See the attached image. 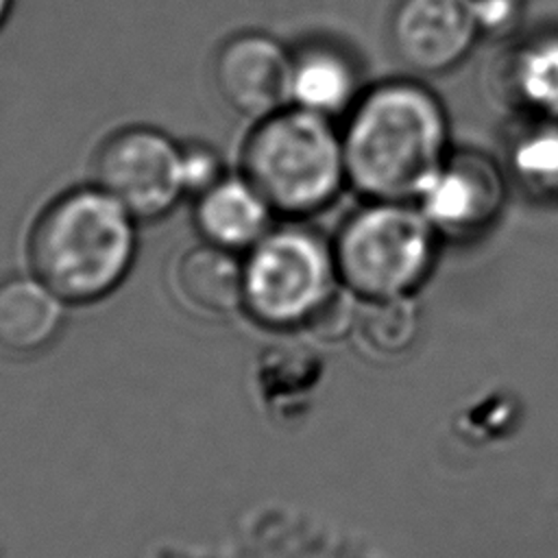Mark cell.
<instances>
[{
	"mask_svg": "<svg viewBox=\"0 0 558 558\" xmlns=\"http://www.w3.org/2000/svg\"><path fill=\"white\" fill-rule=\"evenodd\" d=\"M355 331L360 340L377 353H399L416 336V310L410 296L362 301Z\"/></svg>",
	"mask_w": 558,
	"mask_h": 558,
	"instance_id": "obj_16",
	"label": "cell"
},
{
	"mask_svg": "<svg viewBox=\"0 0 558 558\" xmlns=\"http://www.w3.org/2000/svg\"><path fill=\"white\" fill-rule=\"evenodd\" d=\"M240 172L283 220L320 214L349 185L340 129L294 105L255 120L242 144Z\"/></svg>",
	"mask_w": 558,
	"mask_h": 558,
	"instance_id": "obj_3",
	"label": "cell"
},
{
	"mask_svg": "<svg viewBox=\"0 0 558 558\" xmlns=\"http://www.w3.org/2000/svg\"><path fill=\"white\" fill-rule=\"evenodd\" d=\"M501 163L475 148H458L421 187L414 203L440 240L473 242L499 220L508 198Z\"/></svg>",
	"mask_w": 558,
	"mask_h": 558,
	"instance_id": "obj_7",
	"label": "cell"
},
{
	"mask_svg": "<svg viewBox=\"0 0 558 558\" xmlns=\"http://www.w3.org/2000/svg\"><path fill=\"white\" fill-rule=\"evenodd\" d=\"M362 92L357 63L344 48L312 39L292 50L290 105L338 120L351 111Z\"/></svg>",
	"mask_w": 558,
	"mask_h": 558,
	"instance_id": "obj_12",
	"label": "cell"
},
{
	"mask_svg": "<svg viewBox=\"0 0 558 558\" xmlns=\"http://www.w3.org/2000/svg\"><path fill=\"white\" fill-rule=\"evenodd\" d=\"M501 166L530 201L558 209V109L519 113L504 137Z\"/></svg>",
	"mask_w": 558,
	"mask_h": 558,
	"instance_id": "obj_13",
	"label": "cell"
},
{
	"mask_svg": "<svg viewBox=\"0 0 558 558\" xmlns=\"http://www.w3.org/2000/svg\"><path fill=\"white\" fill-rule=\"evenodd\" d=\"M497 87L519 113L558 109V28L514 41L499 61Z\"/></svg>",
	"mask_w": 558,
	"mask_h": 558,
	"instance_id": "obj_15",
	"label": "cell"
},
{
	"mask_svg": "<svg viewBox=\"0 0 558 558\" xmlns=\"http://www.w3.org/2000/svg\"><path fill=\"white\" fill-rule=\"evenodd\" d=\"M347 183L364 201H412L451 153L440 98L416 81L390 78L362 92L344 116Z\"/></svg>",
	"mask_w": 558,
	"mask_h": 558,
	"instance_id": "obj_1",
	"label": "cell"
},
{
	"mask_svg": "<svg viewBox=\"0 0 558 558\" xmlns=\"http://www.w3.org/2000/svg\"><path fill=\"white\" fill-rule=\"evenodd\" d=\"M65 303L35 275L0 281V353L22 357L44 351L59 336Z\"/></svg>",
	"mask_w": 558,
	"mask_h": 558,
	"instance_id": "obj_14",
	"label": "cell"
},
{
	"mask_svg": "<svg viewBox=\"0 0 558 558\" xmlns=\"http://www.w3.org/2000/svg\"><path fill=\"white\" fill-rule=\"evenodd\" d=\"M482 35H506L519 17V0H475Z\"/></svg>",
	"mask_w": 558,
	"mask_h": 558,
	"instance_id": "obj_18",
	"label": "cell"
},
{
	"mask_svg": "<svg viewBox=\"0 0 558 558\" xmlns=\"http://www.w3.org/2000/svg\"><path fill=\"white\" fill-rule=\"evenodd\" d=\"M482 37L475 0H399L390 15L395 54L418 74H442Z\"/></svg>",
	"mask_w": 558,
	"mask_h": 558,
	"instance_id": "obj_9",
	"label": "cell"
},
{
	"mask_svg": "<svg viewBox=\"0 0 558 558\" xmlns=\"http://www.w3.org/2000/svg\"><path fill=\"white\" fill-rule=\"evenodd\" d=\"M13 2L15 0H0V28L7 24V20L11 15V9H13Z\"/></svg>",
	"mask_w": 558,
	"mask_h": 558,
	"instance_id": "obj_19",
	"label": "cell"
},
{
	"mask_svg": "<svg viewBox=\"0 0 558 558\" xmlns=\"http://www.w3.org/2000/svg\"><path fill=\"white\" fill-rule=\"evenodd\" d=\"M292 50L262 31H242L220 44L211 76L218 96L242 118L262 120L290 105Z\"/></svg>",
	"mask_w": 558,
	"mask_h": 558,
	"instance_id": "obj_8",
	"label": "cell"
},
{
	"mask_svg": "<svg viewBox=\"0 0 558 558\" xmlns=\"http://www.w3.org/2000/svg\"><path fill=\"white\" fill-rule=\"evenodd\" d=\"M222 159L209 144L192 142L183 144V183L185 194L196 198L214 183H218L227 172L222 170Z\"/></svg>",
	"mask_w": 558,
	"mask_h": 558,
	"instance_id": "obj_17",
	"label": "cell"
},
{
	"mask_svg": "<svg viewBox=\"0 0 558 558\" xmlns=\"http://www.w3.org/2000/svg\"><path fill=\"white\" fill-rule=\"evenodd\" d=\"M94 183L137 222L166 218L183 198V144L166 131L131 124L107 135L92 159Z\"/></svg>",
	"mask_w": 558,
	"mask_h": 558,
	"instance_id": "obj_6",
	"label": "cell"
},
{
	"mask_svg": "<svg viewBox=\"0 0 558 558\" xmlns=\"http://www.w3.org/2000/svg\"><path fill=\"white\" fill-rule=\"evenodd\" d=\"M137 225L96 183L65 190L33 222L26 244L31 275L65 305L98 303L129 277Z\"/></svg>",
	"mask_w": 558,
	"mask_h": 558,
	"instance_id": "obj_2",
	"label": "cell"
},
{
	"mask_svg": "<svg viewBox=\"0 0 558 558\" xmlns=\"http://www.w3.org/2000/svg\"><path fill=\"white\" fill-rule=\"evenodd\" d=\"M275 211L240 172L225 174L194 198L192 220L201 242L244 255L275 225Z\"/></svg>",
	"mask_w": 558,
	"mask_h": 558,
	"instance_id": "obj_10",
	"label": "cell"
},
{
	"mask_svg": "<svg viewBox=\"0 0 558 558\" xmlns=\"http://www.w3.org/2000/svg\"><path fill=\"white\" fill-rule=\"evenodd\" d=\"M174 299L201 318H229L244 307L242 255L201 242L183 251L170 270Z\"/></svg>",
	"mask_w": 558,
	"mask_h": 558,
	"instance_id": "obj_11",
	"label": "cell"
},
{
	"mask_svg": "<svg viewBox=\"0 0 558 558\" xmlns=\"http://www.w3.org/2000/svg\"><path fill=\"white\" fill-rule=\"evenodd\" d=\"M438 233L412 201H366L331 238L340 283L360 301L410 296L429 277Z\"/></svg>",
	"mask_w": 558,
	"mask_h": 558,
	"instance_id": "obj_4",
	"label": "cell"
},
{
	"mask_svg": "<svg viewBox=\"0 0 558 558\" xmlns=\"http://www.w3.org/2000/svg\"><path fill=\"white\" fill-rule=\"evenodd\" d=\"M242 312L272 331H305L342 288L331 240L301 220L275 225L242 255Z\"/></svg>",
	"mask_w": 558,
	"mask_h": 558,
	"instance_id": "obj_5",
	"label": "cell"
}]
</instances>
